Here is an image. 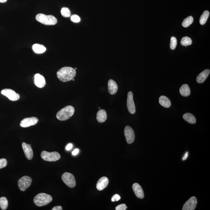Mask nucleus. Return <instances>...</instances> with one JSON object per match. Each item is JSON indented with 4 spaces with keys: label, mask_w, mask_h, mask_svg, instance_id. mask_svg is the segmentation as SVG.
Wrapping results in <instances>:
<instances>
[{
    "label": "nucleus",
    "mask_w": 210,
    "mask_h": 210,
    "mask_svg": "<svg viewBox=\"0 0 210 210\" xmlns=\"http://www.w3.org/2000/svg\"><path fill=\"white\" fill-rule=\"evenodd\" d=\"M127 209V207L125 203H122V204L119 205L116 208V210H126Z\"/></svg>",
    "instance_id": "obj_32"
},
{
    "label": "nucleus",
    "mask_w": 210,
    "mask_h": 210,
    "mask_svg": "<svg viewBox=\"0 0 210 210\" xmlns=\"http://www.w3.org/2000/svg\"><path fill=\"white\" fill-rule=\"evenodd\" d=\"M107 119V114L106 111L104 109H101L98 111L97 114V120L98 122L102 123L106 121Z\"/></svg>",
    "instance_id": "obj_19"
},
{
    "label": "nucleus",
    "mask_w": 210,
    "mask_h": 210,
    "mask_svg": "<svg viewBox=\"0 0 210 210\" xmlns=\"http://www.w3.org/2000/svg\"><path fill=\"white\" fill-rule=\"evenodd\" d=\"M71 19L72 21L75 22V23H78L81 20L80 17L76 15L72 16Z\"/></svg>",
    "instance_id": "obj_30"
},
{
    "label": "nucleus",
    "mask_w": 210,
    "mask_h": 210,
    "mask_svg": "<svg viewBox=\"0 0 210 210\" xmlns=\"http://www.w3.org/2000/svg\"><path fill=\"white\" fill-rule=\"evenodd\" d=\"M34 82L35 85L39 88H42L46 85V80L43 76L38 73L34 75Z\"/></svg>",
    "instance_id": "obj_14"
},
{
    "label": "nucleus",
    "mask_w": 210,
    "mask_h": 210,
    "mask_svg": "<svg viewBox=\"0 0 210 210\" xmlns=\"http://www.w3.org/2000/svg\"><path fill=\"white\" fill-rule=\"evenodd\" d=\"M41 157L44 160L48 162H55L59 160L60 155L57 152H48L43 151L41 153Z\"/></svg>",
    "instance_id": "obj_5"
},
{
    "label": "nucleus",
    "mask_w": 210,
    "mask_h": 210,
    "mask_svg": "<svg viewBox=\"0 0 210 210\" xmlns=\"http://www.w3.org/2000/svg\"><path fill=\"white\" fill-rule=\"evenodd\" d=\"M210 73L209 69L204 70L200 73L197 78V82L198 83H202L204 82L209 76Z\"/></svg>",
    "instance_id": "obj_18"
},
{
    "label": "nucleus",
    "mask_w": 210,
    "mask_h": 210,
    "mask_svg": "<svg viewBox=\"0 0 210 210\" xmlns=\"http://www.w3.org/2000/svg\"><path fill=\"white\" fill-rule=\"evenodd\" d=\"M127 106L130 113H135L136 111V106L133 101V93L132 92H128L127 95Z\"/></svg>",
    "instance_id": "obj_10"
},
{
    "label": "nucleus",
    "mask_w": 210,
    "mask_h": 210,
    "mask_svg": "<svg viewBox=\"0 0 210 210\" xmlns=\"http://www.w3.org/2000/svg\"><path fill=\"white\" fill-rule=\"evenodd\" d=\"M32 182V179L29 176L22 177L18 181V186L19 189L22 191H25L31 186Z\"/></svg>",
    "instance_id": "obj_6"
},
{
    "label": "nucleus",
    "mask_w": 210,
    "mask_h": 210,
    "mask_svg": "<svg viewBox=\"0 0 210 210\" xmlns=\"http://www.w3.org/2000/svg\"><path fill=\"white\" fill-rule=\"evenodd\" d=\"M33 51L38 54L43 53L46 51V47L42 44H35L32 46Z\"/></svg>",
    "instance_id": "obj_23"
},
{
    "label": "nucleus",
    "mask_w": 210,
    "mask_h": 210,
    "mask_svg": "<svg viewBox=\"0 0 210 210\" xmlns=\"http://www.w3.org/2000/svg\"><path fill=\"white\" fill-rule=\"evenodd\" d=\"M177 45V40L174 37H171L170 42V48L171 50H175Z\"/></svg>",
    "instance_id": "obj_29"
},
{
    "label": "nucleus",
    "mask_w": 210,
    "mask_h": 210,
    "mask_svg": "<svg viewBox=\"0 0 210 210\" xmlns=\"http://www.w3.org/2000/svg\"><path fill=\"white\" fill-rule=\"evenodd\" d=\"M180 93L183 97H188L190 95L191 91L190 87L187 84H184L179 90Z\"/></svg>",
    "instance_id": "obj_21"
},
{
    "label": "nucleus",
    "mask_w": 210,
    "mask_h": 210,
    "mask_svg": "<svg viewBox=\"0 0 210 210\" xmlns=\"http://www.w3.org/2000/svg\"><path fill=\"white\" fill-rule=\"evenodd\" d=\"M209 11H205L201 16L200 18V23L202 25H204L206 23L209 16Z\"/></svg>",
    "instance_id": "obj_24"
},
{
    "label": "nucleus",
    "mask_w": 210,
    "mask_h": 210,
    "mask_svg": "<svg viewBox=\"0 0 210 210\" xmlns=\"http://www.w3.org/2000/svg\"><path fill=\"white\" fill-rule=\"evenodd\" d=\"M74 112V108L73 106H67L57 112L56 117L60 121L68 120L72 117Z\"/></svg>",
    "instance_id": "obj_2"
},
{
    "label": "nucleus",
    "mask_w": 210,
    "mask_h": 210,
    "mask_svg": "<svg viewBox=\"0 0 210 210\" xmlns=\"http://www.w3.org/2000/svg\"><path fill=\"white\" fill-rule=\"evenodd\" d=\"M193 18L192 16H189L188 17L185 19H184L183 21L182 22V25L184 28H187L190 26L193 23Z\"/></svg>",
    "instance_id": "obj_25"
},
{
    "label": "nucleus",
    "mask_w": 210,
    "mask_h": 210,
    "mask_svg": "<svg viewBox=\"0 0 210 210\" xmlns=\"http://www.w3.org/2000/svg\"><path fill=\"white\" fill-rule=\"evenodd\" d=\"M108 90L111 95H114L117 93L118 90V86L115 81L110 79L108 82Z\"/></svg>",
    "instance_id": "obj_17"
},
{
    "label": "nucleus",
    "mask_w": 210,
    "mask_h": 210,
    "mask_svg": "<svg viewBox=\"0 0 210 210\" xmlns=\"http://www.w3.org/2000/svg\"><path fill=\"white\" fill-rule=\"evenodd\" d=\"M62 179L63 182L68 187L72 188L75 187L76 182L74 177L71 173L65 172L62 176Z\"/></svg>",
    "instance_id": "obj_7"
},
{
    "label": "nucleus",
    "mask_w": 210,
    "mask_h": 210,
    "mask_svg": "<svg viewBox=\"0 0 210 210\" xmlns=\"http://www.w3.org/2000/svg\"><path fill=\"white\" fill-rule=\"evenodd\" d=\"M192 43V41L191 39L187 36L182 38L181 41V44L182 46L190 45Z\"/></svg>",
    "instance_id": "obj_27"
},
{
    "label": "nucleus",
    "mask_w": 210,
    "mask_h": 210,
    "mask_svg": "<svg viewBox=\"0 0 210 210\" xmlns=\"http://www.w3.org/2000/svg\"><path fill=\"white\" fill-rule=\"evenodd\" d=\"M183 118L186 122L190 124H194L196 122V119L195 116L190 113L184 114L183 116Z\"/></svg>",
    "instance_id": "obj_22"
},
{
    "label": "nucleus",
    "mask_w": 210,
    "mask_h": 210,
    "mask_svg": "<svg viewBox=\"0 0 210 210\" xmlns=\"http://www.w3.org/2000/svg\"><path fill=\"white\" fill-rule=\"evenodd\" d=\"M124 134L127 142L131 144L134 142L135 139L134 132L131 127L127 126L124 129Z\"/></svg>",
    "instance_id": "obj_9"
},
{
    "label": "nucleus",
    "mask_w": 210,
    "mask_h": 210,
    "mask_svg": "<svg viewBox=\"0 0 210 210\" xmlns=\"http://www.w3.org/2000/svg\"><path fill=\"white\" fill-rule=\"evenodd\" d=\"M188 157V152H186L184 157L183 158L182 160H185L187 159Z\"/></svg>",
    "instance_id": "obj_37"
},
{
    "label": "nucleus",
    "mask_w": 210,
    "mask_h": 210,
    "mask_svg": "<svg viewBox=\"0 0 210 210\" xmlns=\"http://www.w3.org/2000/svg\"><path fill=\"white\" fill-rule=\"evenodd\" d=\"M159 101L160 104L165 108H169L171 106V101L166 96L163 95L161 96L159 98Z\"/></svg>",
    "instance_id": "obj_20"
},
{
    "label": "nucleus",
    "mask_w": 210,
    "mask_h": 210,
    "mask_svg": "<svg viewBox=\"0 0 210 210\" xmlns=\"http://www.w3.org/2000/svg\"><path fill=\"white\" fill-rule=\"evenodd\" d=\"M76 70L69 67H65L59 70L57 72V76L60 81L63 82L72 80L76 75Z\"/></svg>",
    "instance_id": "obj_1"
},
{
    "label": "nucleus",
    "mask_w": 210,
    "mask_h": 210,
    "mask_svg": "<svg viewBox=\"0 0 210 210\" xmlns=\"http://www.w3.org/2000/svg\"><path fill=\"white\" fill-rule=\"evenodd\" d=\"M2 94L7 97L10 101H17L20 98V95L18 93H16L15 91L10 89H5L2 91Z\"/></svg>",
    "instance_id": "obj_8"
},
{
    "label": "nucleus",
    "mask_w": 210,
    "mask_h": 210,
    "mask_svg": "<svg viewBox=\"0 0 210 210\" xmlns=\"http://www.w3.org/2000/svg\"><path fill=\"white\" fill-rule=\"evenodd\" d=\"M72 144H71V143H69V144H68V145L67 146L66 148L67 150L69 151L72 148Z\"/></svg>",
    "instance_id": "obj_34"
},
{
    "label": "nucleus",
    "mask_w": 210,
    "mask_h": 210,
    "mask_svg": "<svg viewBox=\"0 0 210 210\" xmlns=\"http://www.w3.org/2000/svg\"><path fill=\"white\" fill-rule=\"evenodd\" d=\"M7 164V161L5 158L0 159V169L5 168Z\"/></svg>",
    "instance_id": "obj_31"
},
{
    "label": "nucleus",
    "mask_w": 210,
    "mask_h": 210,
    "mask_svg": "<svg viewBox=\"0 0 210 210\" xmlns=\"http://www.w3.org/2000/svg\"><path fill=\"white\" fill-rule=\"evenodd\" d=\"M38 122V119L36 117H32L24 119L21 122L20 126L23 128L29 127L36 125Z\"/></svg>",
    "instance_id": "obj_12"
},
{
    "label": "nucleus",
    "mask_w": 210,
    "mask_h": 210,
    "mask_svg": "<svg viewBox=\"0 0 210 210\" xmlns=\"http://www.w3.org/2000/svg\"><path fill=\"white\" fill-rule=\"evenodd\" d=\"M7 0H0V2L4 3L6 2Z\"/></svg>",
    "instance_id": "obj_38"
},
{
    "label": "nucleus",
    "mask_w": 210,
    "mask_h": 210,
    "mask_svg": "<svg viewBox=\"0 0 210 210\" xmlns=\"http://www.w3.org/2000/svg\"><path fill=\"white\" fill-rule=\"evenodd\" d=\"M8 202L7 199L5 197L0 198V208L2 210H5L7 209Z\"/></svg>",
    "instance_id": "obj_26"
},
{
    "label": "nucleus",
    "mask_w": 210,
    "mask_h": 210,
    "mask_svg": "<svg viewBox=\"0 0 210 210\" xmlns=\"http://www.w3.org/2000/svg\"><path fill=\"white\" fill-rule=\"evenodd\" d=\"M109 179L106 177L100 178L97 183L96 187L98 190L102 191L107 187L109 183Z\"/></svg>",
    "instance_id": "obj_16"
},
{
    "label": "nucleus",
    "mask_w": 210,
    "mask_h": 210,
    "mask_svg": "<svg viewBox=\"0 0 210 210\" xmlns=\"http://www.w3.org/2000/svg\"><path fill=\"white\" fill-rule=\"evenodd\" d=\"M132 188L137 197L140 199L144 198V195L143 189L139 184L135 183L133 184Z\"/></svg>",
    "instance_id": "obj_15"
},
{
    "label": "nucleus",
    "mask_w": 210,
    "mask_h": 210,
    "mask_svg": "<svg viewBox=\"0 0 210 210\" xmlns=\"http://www.w3.org/2000/svg\"><path fill=\"white\" fill-rule=\"evenodd\" d=\"M22 146L25 157L28 160H31L33 157V152L31 144L29 145L25 142H23Z\"/></svg>",
    "instance_id": "obj_13"
},
{
    "label": "nucleus",
    "mask_w": 210,
    "mask_h": 210,
    "mask_svg": "<svg viewBox=\"0 0 210 210\" xmlns=\"http://www.w3.org/2000/svg\"><path fill=\"white\" fill-rule=\"evenodd\" d=\"M62 208L61 206H55L52 209V210H62Z\"/></svg>",
    "instance_id": "obj_36"
},
{
    "label": "nucleus",
    "mask_w": 210,
    "mask_h": 210,
    "mask_svg": "<svg viewBox=\"0 0 210 210\" xmlns=\"http://www.w3.org/2000/svg\"><path fill=\"white\" fill-rule=\"evenodd\" d=\"M61 15L64 17H69L71 16V12L68 8L63 7L61 9Z\"/></svg>",
    "instance_id": "obj_28"
},
{
    "label": "nucleus",
    "mask_w": 210,
    "mask_h": 210,
    "mask_svg": "<svg viewBox=\"0 0 210 210\" xmlns=\"http://www.w3.org/2000/svg\"><path fill=\"white\" fill-rule=\"evenodd\" d=\"M36 19L40 23L45 25H54L57 23V19L52 15H47L42 13L38 14L36 15Z\"/></svg>",
    "instance_id": "obj_4"
},
{
    "label": "nucleus",
    "mask_w": 210,
    "mask_h": 210,
    "mask_svg": "<svg viewBox=\"0 0 210 210\" xmlns=\"http://www.w3.org/2000/svg\"><path fill=\"white\" fill-rule=\"evenodd\" d=\"M77 69V68H76L75 69V70Z\"/></svg>",
    "instance_id": "obj_40"
},
{
    "label": "nucleus",
    "mask_w": 210,
    "mask_h": 210,
    "mask_svg": "<svg viewBox=\"0 0 210 210\" xmlns=\"http://www.w3.org/2000/svg\"><path fill=\"white\" fill-rule=\"evenodd\" d=\"M72 80H73V81H74V79H72Z\"/></svg>",
    "instance_id": "obj_39"
},
{
    "label": "nucleus",
    "mask_w": 210,
    "mask_h": 210,
    "mask_svg": "<svg viewBox=\"0 0 210 210\" xmlns=\"http://www.w3.org/2000/svg\"><path fill=\"white\" fill-rule=\"evenodd\" d=\"M120 198L121 197L120 195H118V194H116L111 198V201L112 202L118 201L120 199Z\"/></svg>",
    "instance_id": "obj_33"
},
{
    "label": "nucleus",
    "mask_w": 210,
    "mask_h": 210,
    "mask_svg": "<svg viewBox=\"0 0 210 210\" xmlns=\"http://www.w3.org/2000/svg\"><path fill=\"white\" fill-rule=\"evenodd\" d=\"M52 197L50 195L45 193L38 194L35 197L33 201L36 206L41 207L46 206L52 201Z\"/></svg>",
    "instance_id": "obj_3"
},
{
    "label": "nucleus",
    "mask_w": 210,
    "mask_h": 210,
    "mask_svg": "<svg viewBox=\"0 0 210 210\" xmlns=\"http://www.w3.org/2000/svg\"><path fill=\"white\" fill-rule=\"evenodd\" d=\"M79 152V150L78 149H75L74 151L72 152V154L73 155L75 156L77 155L78 152Z\"/></svg>",
    "instance_id": "obj_35"
},
{
    "label": "nucleus",
    "mask_w": 210,
    "mask_h": 210,
    "mask_svg": "<svg viewBox=\"0 0 210 210\" xmlns=\"http://www.w3.org/2000/svg\"><path fill=\"white\" fill-rule=\"evenodd\" d=\"M197 199L195 197H192L186 202L183 206L182 210H194L196 208Z\"/></svg>",
    "instance_id": "obj_11"
}]
</instances>
